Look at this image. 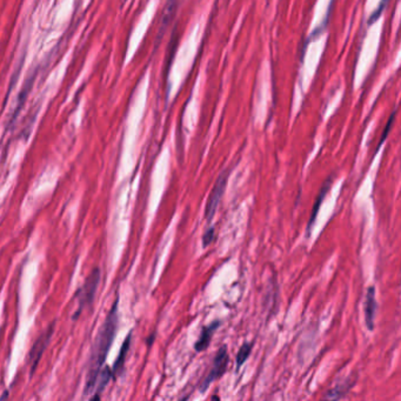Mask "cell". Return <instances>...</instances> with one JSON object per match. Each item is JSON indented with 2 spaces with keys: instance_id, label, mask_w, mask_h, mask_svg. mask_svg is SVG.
Wrapping results in <instances>:
<instances>
[{
  "instance_id": "1",
  "label": "cell",
  "mask_w": 401,
  "mask_h": 401,
  "mask_svg": "<svg viewBox=\"0 0 401 401\" xmlns=\"http://www.w3.org/2000/svg\"><path fill=\"white\" fill-rule=\"evenodd\" d=\"M116 326H118V300L113 305L109 316L106 317L105 323L102 325V330L99 331L97 339H95V345L92 349L91 360H90L88 381H86V388H85L86 395L92 393L93 388L97 386L99 373H100L102 365L105 363L107 353L116 337Z\"/></svg>"
},
{
  "instance_id": "2",
  "label": "cell",
  "mask_w": 401,
  "mask_h": 401,
  "mask_svg": "<svg viewBox=\"0 0 401 401\" xmlns=\"http://www.w3.org/2000/svg\"><path fill=\"white\" fill-rule=\"evenodd\" d=\"M227 180H229V172L225 171L219 176L218 180L215 181L213 190H212L210 198H208L206 208H205V218L208 222H211L215 215L217 208H219V204L222 201V196H224L226 186H227Z\"/></svg>"
},
{
  "instance_id": "3",
  "label": "cell",
  "mask_w": 401,
  "mask_h": 401,
  "mask_svg": "<svg viewBox=\"0 0 401 401\" xmlns=\"http://www.w3.org/2000/svg\"><path fill=\"white\" fill-rule=\"evenodd\" d=\"M227 366H229V353H227V347L224 345L219 349L218 353L213 360V367L210 371L208 377L205 378L204 381L201 383L200 392L206 391L213 381H218L219 378H222L225 374Z\"/></svg>"
},
{
  "instance_id": "4",
  "label": "cell",
  "mask_w": 401,
  "mask_h": 401,
  "mask_svg": "<svg viewBox=\"0 0 401 401\" xmlns=\"http://www.w3.org/2000/svg\"><path fill=\"white\" fill-rule=\"evenodd\" d=\"M100 282V271L95 268L91 275H88L84 285L78 291L77 297L79 301V311L84 310L85 307L90 306L95 300V292Z\"/></svg>"
},
{
  "instance_id": "5",
  "label": "cell",
  "mask_w": 401,
  "mask_h": 401,
  "mask_svg": "<svg viewBox=\"0 0 401 401\" xmlns=\"http://www.w3.org/2000/svg\"><path fill=\"white\" fill-rule=\"evenodd\" d=\"M53 330H54V328H53V325H51V326L37 339L35 345L32 346L31 351H30V356H28V366H30V370H31V374L35 373V369L38 366V363L40 361V359H42V354L45 352L46 347H47L49 342H51Z\"/></svg>"
},
{
  "instance_id": "6",
  "label": "cell",
  "mask_w": 401,
  "mask_h": 401,
  "mask_svg": "<svg viewBox=\"0 0 401 401\" xmlns=\"http://www.w3.org/2000/svg\"><path fill=\"white\" fill-rule=\"evenodd\" d=\"M377 299H376V289L371 286L367 289L366 300H365V324L369 331H373L376 313H377Z\"/></svg>"
},
{
  "instance_id": "7",
  "label": "cell",
  "mask_w": 401,
  "mask_h": 401,
  "mask_svg": "<svg viewBox=\"0 0 401 401\" xmlns=\"http://www.w3.org/2000/svg\"><path fill=\"white\" fill-rule=\"evenodd\" d=\"M332 185V176H330L326 181H325L324 185L321 187V192L317 196V199H316V203H314L313 210H312V213H311V218L309 220V224H307V234L310 236L311 232H312V227L314 226V222H316V219H317L318 213L321 211V205H323V201H324L326 194L328 193V191L331 188Z\"/></svg>"
},
{
  "instance_id": "8",
  "label": "cell",
  "mask_w": 401,
  "mask_h": 401,
  "mask_svg": "<svg viewBox=\"0 0 401 401\" xmlns=\"http://www.w3.org/2000/svg\"><path fill=\"white\" fill-rule=\"evenodd\" d=\"M222 324V321H215L211 324L208 325V326H205L201 330L200 333V338L196 342V345H194V349L197 352H203L205 349H208V346L211 344L212 337L215 335V332L218 330L219 326Z\"/></svg>"
},
{
  "instance_id": "9",
  "label": "cell",
  "mask_w": 401,
  "mask_h": 401,
  "mask_svg": "<svg viewBox=\"0 0 401 401\" xmlns=\"http://www.w3.org/2000/svg\"><path fill=\"white\" fill-rule=\"evenodd\" d=\"M176 3H178V0H167L166 1L165 10H164V13H162V26H160V30H159L158 42L162 40L165 28L169 26V21L172 20V18L174 17Z\"/></svg>"
},
{
  "instance_id": "10",
  "label": "cell",
  "mask_w": 401,
  "mask_h": 401,
  "mask_svg": "<svg viewBox=\"0 0 401 401\" xmlns=\"http://www.w3.org/2000/svg\"><path fill=\"white\" fill-rule=\"evenodd\" d=\"M131 338L132 337H131V335H128L126 340L124 342L123 347L120 349L119 357H118V359H116V364H114V367H113V374H116V376H119L121 373V371H123L126 354L128 352V349H130Z\"/></svg>"
},
{
  "instance_id": "11",
  "label": "cell",
  "mask_w": 401,
  "mask_h": 401,
  "mask_svg": "<svg viewBox=\"0 0 401 401\" xmlns=\"http://www.w3.org/2000/svg\"><path fill=\"white\" fill-rule=\"evenodd\" d=\"M252 349H253V345L250 344V342H245V344L241 346V349H239L238 356H237V367H238V369L243 366L245 361L249 359Z\"/></svg>"
},
{
  "instance_id": "12",
  "label": "cell",
  "mask_w": 401,
  "mask_h": 401,
  "mask_svg": "<svg viewBox=\"0 0 401 401\" xmlns=\"http://www.w3.org/2000/svg\"><path fill=\"white\" fill-rule=\"evenodd\" d=\"M349 386H346L345 385H342V386H337V388H333V390H330V391L325 395V399H328V400H335V399H340L344 397V395L349 391Z\"/></svg>"
},
{
  "instance_id": "13",
  "label": "cell",
  "mask_w": 401,
  "mask_h": 401,
  "mask_svg": "<svg viewBox=\"0 0 401 401\" xmlns=\"http://www.w3.org/2000/svg\"><path fill=\"white\" fill-rule=\"evenodd\" d=\"M388 0H381V5L378 7L377 10L374 11L373 14L371 16L370 19H369V25H372L373 23L379 19L381 17V13H383V11L385 10V7L388 6Z\"/></svg>"
},
{
  "instance_id": "14",
  "label": "cell",
  "mask_w": 401,
  "mask_h": 401,
  "mask_svg": "<svg viewBox=\"0 0 401 401\" xmlns=\"http://www.w3.org/2000/svg\"><path fill=\"white\" fill-rule=\"evenodd\" d=\"M395 113H397V111H395V112L392 113V116H390V119H388V125H386V127H385L384 133H383V137H381V143H379V145H378L377 152L381 150V145L384 144L385 140H386V138H388V133H390L392 124H393V120H395Z\"/></svg>"
},
{
  "instance_id": "15",
  "label": "cell",
  "mask_w": 401,
  "mask_h": 401,
  "mask_svg": "<svg viewBox=\"0 0 401 401\" xmlns=\"http://www.w3.org/2000/svg\"><path fill=\"white\" fill-rule=\"evenodd\" d=\"M215 236V226H212L210 229L205 232L204 237H203V246L208 247L213 243Z\"/></svg>"
},
{
  "instance_id": "16",
  "label": "cell",
  "mask_w": 401,
  "mask_h": 401,
  "mask_svg": "<svg viewBox=\"0 0 401 401\" xmlns=\"http://www.w3.org/2000/svg\"><path fill=\"white\" fill-rule=\"evenodd\" d=\"M124 1H125V0H124Z\"/></svg>"
}]
</instances>
